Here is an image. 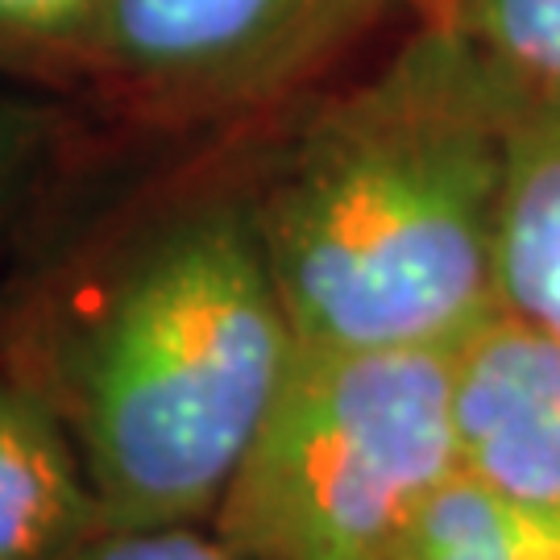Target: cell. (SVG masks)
<instances>
[{"label": "cell", "mask_w": 560, "mask_h": 560, "mask_svg": "<svg viewBox=\"0 0 560 560\" xmlns=\"http://www.w3.org/2000/svg\"><path fill=\"white\" fill-rule=\"evenodd\" d=\"M502 307L560 332V96L520 92L502 237Z\"/></svg>", "instance_id": "obj_7"}, {"label": "cell", "mask_w": 560, "mask_h": 560, "mask_svg": "<svg viewBox=\"0 0 560 560\" xmlns=\"http://www.w3.org/2000/svg\"><path fill=\"white\" fill-rule=\"evenodd\" d=\"M104 527L67 423L0 358V560H67Z\"/></svg>", "instance_id": "obj_6"}, {"label": "cell", "mask_w": 560, "mask_h": 560, "mask_svg": "<svg viewBox=\"0 0 560 560\" xmlns=\"http://www.w3.org/2000/svg\"><path fill=\"white\" fill-rule=\"evenodd\" d=\"M423 18L523 96H560V0H423Z\"/></svg>", "instance_id": "obj_9"}, {"label": "cell", "mask_w": 560, "mask_h": 560, "mask_svg": "<svg viewBox=\"0 0 560 560\" xmlns=\"http://www.w3.org/2000/svg\"><path fill=\"white\" fill-rule=\"evenodd\" d=\"M62 162V129L50 108L0 92V291L21 258Z\"/></svg>", "instance_id": "obj_10"}, {"label": "cell", "mask_w": 560, "mask_h": 560, "mask_svg": "<svg viewBox=\"0 0 560 560\" xmlns=\"http://www.w3.org/2000/svg\"><path fill=\"white\" fill-rule=\"evenodd\" d=\"M67 560H249L212 527H104Z\"/></svg>", "instance_id": "obj_12"}, {"label": "cell", "mask_w": 560, "mask_h": 560, "mask_svg": "<svg viewBox=\"0 0 560 560\" xmlns=\"http://www.w3.org/2000/svg\"><path fill=\"white\" fill-rule=\"evenodd\" d=\"M382 560H560V511L453 474Z\"/></svg>", "instance_id": "obj_8"}, {"label": "cell", "mask_w": 560, "mask_h": 560, "mask_svg": "<svg viewBox=\"0 0 560 560\" xmlns=\"http://www.w3.org/2000/svg\"><path fill=\"white\" fill-rule=\"evenodd\" d=\"M399 0H104L80 80L145 120L275 101Z\"/></svg>", "instance_id": "obj_4"}, {"label": "cell", "mask_w": 560, "mask_h": 560, "mask_svg": "<svg viewBox=\"0 0 560 560\" xmlns=\"http://www.w3.org/2000/svg\"><path fill=\"white\" fill-rule=\"evenodd\" d=\"M520 92L423 18L245 187L300 345H457L502 303Z\"/></svg>", "instance_id": "obj_1"}, {"label": "cell", "mask_w": 560, "mask_h": 560, "mask_svg": "<svg viewBox=\"0 0 560 560\" xmlns=\"http://www.w3.org/2000/svg\"><path fill=\"white\" fill-rule=\"evenodd\" d=\"M460 474L560 511V332L494 307L453 345Z\"/></svg>", "instance_id": "obj_5"}, {"label": "cell", "mask_w": 560, "mask_h": 560, "mask_svg": "<svg viewBox=\"0 0 560 560\" xmlns=\"http://www.w3.org/2000/svg\"><path fill=\"white\" fill-rule=\"evenodd\" d=\"M104 0H0V80H80Z\"/></svg>", "instance_id": "obj_11"}, {"label": "cell", "mask_w": 560, "mask_h": 560, "mask_svg": "<svg viewBox=\"0 0 560 560\" xmlns=\"http://www.w3.org/2000/svg\"><path fill=\"white\" fill-rule=\"evenodd\" d=\"M457 469L453 345H300L208 527L249 560H382Z\"/></svg>", "instance_id": "obj_3"}, {"label": "cell", "mask_w": 560, "mask_h": 560, "mask_svg": "<svg viewBox=\"0 0 560 560\" xmlns=\"http://www.w3.org/2000/svg\"><path fill=\"white\" fill-rule=\"evenodd\" d=\"M300 337L245 191L138 229L4 358L80 448L108 527H208Z\"/></svg>", "instance_id": "obj_2"}]
</instances>
